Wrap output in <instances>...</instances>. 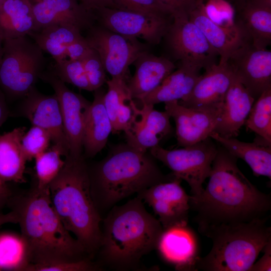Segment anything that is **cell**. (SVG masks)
I'll return each mask as SVG.
<instances>
[{
    "mask_svg": "<svg viewBox=\"0 0 271 271\" xmlns=\"http://www.w3.org/2000/svg\"><path fill=\"white\" fill-rule=\"evenodd\" d=\"M172 56L180 63L205 70L217 64V52L185 13H176L164 37Z\"/></svg>",
    "mask_w": 271,
    "mask_h": 271,
    "instance_id": "cell-9",
    "label": "cell"
},
{
    "mask_svg": "<svg viewBox=\"0 0 271 271\" xmlns=\"http://www.w3.org/2000/svg\"><path fill=\"white\" fill-rule=\"evenodd\" d=\"M163 231L159 220L137 195L113 206L103 220L98 251L102 261L119 269L136 268L142 257L156 249Z\"/></svg>",
    "mask_w": 271,
    "mask_h": 271,
    "instance_id": "cell-3",
    "label": "cell"
},
{
    "mask_svg": "<svg viewBox=\"0 0 271 271\" xmlns=\"http://www.w3.org/2000/svg\"><path fill=\"white\" fill-rule=\"evenodd\" d=\"M255 100L234 74L214 131L226 138L237 137Z\"/></svg>",
    "mask_w": 271,
    "mask_h": 271,
    "instance_id": "cell-22",
    "label": "cell"
},
{
    "mask_svg": "<svg viewBox=\"0 0 271 271\" xmlns=\"http://www.w3.org/2000/svg\"><path fill=\"white\" fill-rule=\"evenodd\" d=\"M35 22V31L55 25L75 27L81 32L95 24L93 12L86 9L78 0H28Z\"/></svg>",
    "mask_w": 271,
    "mask_h": 271,
    "instance_id": "cell-18",
    "label": "cell"
},
{
    "mask_svg": "<svg viewBox=\"0 0 271 271\" xmlns=\"http://www.w3.org/2000/svg\"><path fill=\"white\" fill-rule=\"evenodd\" d=\"M81 32L73 27L55 25L32 32L28 36L58 62L66 59V50L69 44L84 38Z\"/></svg>",
    "mask_w": 271,
    "mask_h": 271,
    "instance_id": "cell-31",
    "label": "cell"
},
{
    "mask_svg": "<svg viewBox=\"0 0 271 271\" xmlns=\"http://www.w3.org/2000/svg\"><path fill=\"white\" fill-rule=\"evenodd\" d=\"M17 114L28 119L32 125L47 131L54 145L59 146L65 154L69 147L63 124L59 101L56 94L46 95L33 87L23 97Z\"/></svg>",
    "mask_w": 271,
    "mask_h": 271,
    "instance_id": "cell-14",
    "label": "cell"
},
{
    "mask_svg": "<svg viewBox=\"0 0 271 271\" xmlns=\"http://www.w3.org/2000/svg\"><path fill=\"white\" fill-rule=\"evenodd\" d=\"M133 75L128 79L127 86L133 99L142 97L157 88L164 80L176 69L169 59L143 52L133 63Z\"/></svg>",
    "mask_w": 271,
    "mask_h": 271,
    "instance_id": "cell-23",
    "label": "cell"
},
{
    "mask_svg": "<svg viewBox=\"0 0 271 271\" xmlns=\"http://www.w3.org/2000/svg\"><path fill=\"white\" fill-rule=\"evenodd\" d=\"M28 264L22 238L11 234H0V270L23 271Z\"/></svg>",
    "mask_w": 271,
    "mask_h": 271,
    "instance_id": "cell-34",
    "label": "cell"
},
{
    "mask_svg": "<svg viewBox=\"0 0 271 271\" xmlns=\"http://www.w3.org/2000/svg\"><path fill=\"white\" fill-rule=\"evenodd\" d=\"M10 114L6 96L0 88V128Z\"/></svg>",
    "mask_w": 271,
    "mask_h": 271,
    "instance_id": "cell-46",
    "label": "cell"
},
{
    "mask_svg": "<svg viewBox=\"0 0 271 271\" xmlns=\"http://www.w3.org/2000/svg\"><path fill=\"white\" fill-rule=\"evenodd\" d=\"M48 188L54 209L66 229L87 254L97 251L102 219L92 197L89 169L84 156L65 157L62 169Z\"/></svg>",
    "mask_w": 271,
    "mask_h": 271,
    "instance_id": "cell-5",
    "label": "cell"
},
{
    "mask_svg": "<svg viewBox=\"0 0 271 271\" xmlns=\"http://www.w3.org/2000/svg\"><path fill=\"white\" fill-rule=\"evenodd\" d=\"M52 69L64 83L91 91L82 61L65 59L55 62Z\"/></svg>",
    "mask_w": 271,
    "mask_h": 271,
    "instance_id": "cell-35",
    "label": "cell"
},
{
    "mask_svg": "<svg viewBox=\"0 0 271 271\" xmlns=\"http://www.w3.org/2000/svg\"><path fill=\"white\" fill-rule=\"evenodd\" d=\"M62 156L65 157L62 149L54 145L50 149L35 157L36 183L35 185L37 188H48L58 175L65 164V160H63Z\"/></svg>",
    "mask_w": 271,
    "mask_h": 271,
    "instance_id": "cell-33",
    "label": "cell"
},
{
    "mask_svg": "<svg viewBox=\"0 0 271 271\" xmlns=\"http://www.w3.org/2000/svg\"><path fill=\"white\" fill-rule=\"evenodd\" d=\"M204 10L208 17L217 25L228 28L236 27L234 7L227 1L208 0L204 3Z\"/></svg>",
    "mask_w": 271,
    "mask_h": 271,
    "instance_id": "cell-38",
    "label": "cell"
},
{
    "mask_svg": "<svg viewBox=\"0 0 271 271\" xmlns=\"http://www.w3.org/2000/svg\"><path fill=\"white\" fill-rule=\"evenodd\" d=\"M85 37L98 53L106 72L111 78L128 80V68L144 52L146 46L137 38L125 37L95 24Z\"/></svg>",
    "mask_w": 271,
    "mask_h": 271,
    "instance_id": "cell-10",
    "label": "cell"
},
{
    "mask_svg": "<svg viewBox=\"0 0 271 271\" xmlns=\"http://www.w3.org/2000/svg\"><path fill=\"white\" fill-rule=\"evenodd\" d=\"M39 78L51 86L59 101L69 155L75 158L83 156L84 128L91 102L69 89L52 69L45 70Z\"/></svg>",
    "mask_w": 271,
    "mask_h": 271,
    "instance_id": "cell-11",
    "label": "cell"
},
{
    "mask_svg": "<svg viewBox=\"0 0 271 271\" xmlns=\"http://www.w3.org/2000/svg\"><path fill=\"white\" fill-rule=\"evenodd\" d=\"M191 92L178 101L187 107H197L223 103L234 73L227 62L215 64L205 70Z\"/></svg>",
    "mask_w": 271,
    "mask_h": 271,
    "instance_id": "cell-21",
    "label": "cell"
},
{
    "mask_svg": "<svg viewBox=\"0 0 271 271\" xmlns=\"http://www.w3.org/2000/svg\"><path fill=\"white\" fill-rule=\"evenodd\" d=\"M234 74L256 99L271 87V51L244 42L227 61Z\"/></svg>",
    "mask_w": 271,
    "mask_h": 271,
    "instance_id": "cell-15",
    "label": "cell"
},
{
    "mask_svg": "<svg viewBox=\"0 0 271 271\" xmlns=\"http://www.w3.org/2000/svg\"><path fill=\"white\" fill-rule=\"evenodd\" d=\"M200 69L180 63L177 69L168 75L155 90L142 97V104L182 100L192 91L201 74Z\"/></svg>",
    "mask_w": 271,
    "mask_h": 271,
    "instance_id": "cell-27",
    "label": "cell"
},
{
    "mask_svg": "<svg viewBox=\"0 0 271 271\" xmlns=\"http://www.w3.org/2000/svg\"><path fill=\"white\" fill-rule=\"evenodd\" d=\"M25 127H17L0 134V181L26 182L24 174L27 160L21 146Z\"/></svg>",
    "mask_w": 271,
    "mask_h": 271,
    "instance_id": "cell-28",
    "label": "cell"
},
{
    "mask_svg": "<svg viewBox=\"0 0 271 271\" xmlns=\"http://www.w3.org/2000/svg\"><path fill=\"white\" fill-rule=\"evenodd\" d=\"M4 40L5 39L4 36L1 31H0V63L3 56Z\"/></svg>",
    "mask_w": 271,
    "mask_h": 271,
    "instance_id": "cell-48",
    "label": "cell"
},
{
    "mask_svg": "<svg viewBox=\"0 0 271 271\" xmlns=\"http://www.w3.org/2000/svg\"><path fill=\"white\" fill-rule=\"evenodd\" d=\"M113 1L115 9L154 17H173V11L159 0Z\"/></svg>",
    "mask_w": 271,
    "mask_h": 271,
    "instance_id": "cell-36",
    "label": "cell"
},
{
    "mask_svg": "<svg viewBox=\"0 0 271 271\" xmlns=\"http://www.w3.org/2000/svg\"><path fill=\"white\" fill-rule=\"evenodd\" d=\"M237 159L218 147L205 189L199 195H190L198 227L269 216L270 195L260 191L247 179L239 169Z\"/></svg>",
    "mask_w": 271,
    "mask_h": 271,
    "instance_id": "cell-1",
    "label": "cell"
},
{
    "mask_svg": "<svg viewBox=\"0 0 271 271\" xmlns=\"http://www.w3.org/2000/svg\"><path fill=\"white\" fill-rule=\"evenodd\" d=\"M9 223H18L16 214L12 210L6 214L0 213V226Z\"/></svg>",
    "mask_w": 271,
    "mask_h": 271,
    "instance_id": "cell-47",
    "label": "cell"
},
{
    "mask_svg": "<svg viewBox=\"0 0 271 271\" xmlns=\"http://www.w3.org/2000/svg\"><path fill=\"white\" fill-rule=\"evenodd\" d=\"M5 1H6V0H0V2H1V3H4Z\"/></svg>",
    "mask_w": 271,
    "mask_h": 271,
    "instance_id": "cell-50",
    "label": "cell"
},
{
    "mask_svg": "<svg viewBox=\"0 0 271 271\" xmlns=\"http://www.w3.org/2000/svg\"><path fill=\"white\" fill-rule=\"evenodd\" d=\"M88 11L94 12L103 7L115 8L113 0H78Z\"/></svg>",
    "mask_w": 271,
    "mask_h": 271,
    "instance_id": "cell-44",
    "label": "cell"
},
{
    "mask_svg": "<svg viewBox=\"0 0 271 271\" xmlns=\"http://www.w3.org/2000/svg\"><path fill=\"white\" fill-rule=\"evenodd\" d=\"M81 61L91 91L101 87L106 81V71L96 51L91 48Z\"/></svg>",
    "mask_w": 271,
    "mask_h": 271,
    "instance_id": "cell-39",
    "label": "cell"
},
{
    "mask_svg": "<svg viewBox=\"0 0 271 271\" xmlns=\"http://www.w3.org/2000/svg\"><path fill=\"white\" fill-rule=\"evenodd\" d=\"M91 48L84 37L83 39L72 43L67 47L66 58L81 61Z\"/></svg>",
    "mask_w": 271,
    "mask_h": 271,
    "instance_id": "cell-41",
    "label": "cell"
},
{
    "mask_svg": "<svg viewBox=\"0 0 271 271\" xmlns=\"http://www.w3.org/2000/svg\"><path fill=\"white\" fill-rule=\"evenodd\" d=\"M262 251L263 255L253 263L249 271L271 270V240L266 244Z\"/></svg>",
    "mask_w": 271,
    "mask_h": 271,
    "instance_id": "cell-43",
    "label": "cell"
},
{
    "mask_svg": "<svg viewBox=\"0 0 271 271\" xmlns=\"http://www.w3.org/2000/svg\"><path fill=\"white\" fill-rule=\"evenodd\" d=\"M100 269L86 258L78 261L28 264L23 271H91Z\"/></svg>",
    "mask_w": 271,
    "mask_h": 271,
    "instance_id": "cell-40",
    "label": "cell"
},
{
    "mask_svg": "<svg viewBox=\"0 0 271 271\" xmlns=\"http://www.w3.org/2000/svg\"><path fill=\"white\" fill-rule=\"evenodd\" d=\"M93 13L99 25L125 37L142 38L151 45L159 44L164 38L173 19L107 7Z\"/></svg>",
    "mask_w": 271,
    "mask_h": 271,
    "instance_id": "cell-12",
    "label": "cell"
},
{
    "mask_svg": "<svg viewBox=\"0 0 271 271\" xmlns=\"http://www.w3.org/2000/svg\"><path fill=\"white\" fill-rule=\"evenodd\" d=\"M52 139L49 133L37 126H32L23 135L21 140L23 152L29 161L48 150Z\"/></svg>",
    "mask_w": 271,
    "mask_h": 271,
    "instance_id": "cell-37",
    "label": "cell"
},
{
    "mask_svg": "<svg viewBox=\"0 0 271 271\" xmlns=\"http://www.w3.org/2000/svg\"><path fill=\"white\" fill-rule=\"evenodd\" d=\"M231 155L241 159L251 169L254 175L271 179V147L255 142L246 143L235 138H226L213 131L209 136Z\"/></svg>",
    "mask_w": 271,
    "mask_h": 271,
    "instance_id": "cell-29",
    "label": "cell"
},
{
    "mask_svg": "<svg viewBox=\"0 0 271 271\" xmlns=\"http://www.w3.org/2000/svg\"><path fill=\"white\" fill-rule=\"evenodd\" d=\"M234 9L235 24L245 41L267 48L271 43V0H245Z\"/></svg>",
    "mask_w": 271,
    "mask_h": 271,
    "instance_id": "cell-20",
    "label": "cell"
},
{
    "mask_svg": "<svg viewBox=\"0 0 271 271\" xmlns=\"http://www.w3.org/2000/svg\"><path fill=\"white\" fill-rule=\"evenodd\" d=\"M94 91L84 128L83 155L92 158L105 147L112 126L104 104L105 92L101 87Z\"/></svg>",
    "mask_w": 271,
    "mask_h": 271,
    "instance_id": "cell-25",
    "label": "cell"
},
{
    "mask_svg": "<svg viewBox=\"0 0 271 271\" xmlns=\"http://www.w3.org/2000/svg\"><path fill=\"white\" fill-rule=\"evenodd\" d=\"M13 194L8 183L0 181V210L6 205H8Z\"/></svg>",
    "mask_w": 271,
    "mask_h": 271,
    "instance_id": "cell-45",
    "label": "cell"
},
{
    "mask_svg": "<svg viewBox=\"0 0 271 271\" xmlns=\"http://www.w3.org/2000/svg\"><path fill=\"white\" fill-rule=\"evenodd\" d=\"M268 217L198 227L200 233L211 239L212 247L206 256L199 257L196 270L249 271L271 240Z\"/></svg>",
    "mask_w": 271,
    "mask_h": 271,
    "instance_id": "cell-6",
    "label": "cell"
},
{
    "mask_svg": "<svg viewBox=\"0 0 271 271\" xmlns=\"http://www.w3.org/2000/svg\"><path fill=\"white\" fill-rule=\"evenodd\" d=\"M149 150L150 154L168 167L175 177L188 184L191 195L197 196L204 190L203 184L209 176L218 146L209 137L179 149L169 150L158 145Z\"/></svg>",
    "mask_w": 271,
    "mask_h": 271,
    "instance_id": "cell-8",
    "label": "cell"
},
{
    "mask_svg": "<svg viewBox=\"0 0 271 271\" xmlns=\"http://www.w3.org/2000/svg\"><path fill=\"white\" fill-rule=\"evenodd\" d=\"M35 29L28 0H6L3 3L0 7V31L5 39L28 36Z\"/></svg>",
    "mask_w": 271,
    "mask_h": 271,
    "instance_id": "cell-30",
    "label": "cell"
},
{
    "mask_svg": "<svg viewBox=\"0 0 271 271\" xmlns=\"http://www.w3.org/2000/svg\"><path fill=\"white\" fill-rule=\"evenodd\" d=\"M204 1L188 14L189 19L201 31L210 44L217 52L219 63H226L234 51L246 42L236 27L228 28L211 20L205 13Z\"/></svg>",
    "mask_w": 271,
    "mask_h": 271,
    "instance_id": "cell-24",
    "label": "cell"
},
{
    "mask_svg": "<svg viewBox=\"0 0 271 271\" xmlns=\"http://www.w3.org/2000/svg\"><path fill=\"white\" fill-rule=\"evenodd\" d=\"M188 223L163 228L155 249L164 261L177 270H196L200 257L197 234Z\"/></svg>",
    "mask_w": 271,
    "mask_h": 271,
    "instance_id": "cell-17",
    "label": "cell"
},
{
    "mask_svg": "<svg viewBox=\"0 0 271 271\" xmlns=\"http://www.w3.org/2000/svg\"><path fill=\"white\" fill-rule=\"evenodd\" d=\"M182 180L175 178L155 184L137 194L158 216L163 228L188 223L190 195L181 185Z\"/></svg>",
    "mask_w": 271,
    "mask_h": 271,
    "instance_id": "cell-16",
    "label": "cell"
},
{
    "mask_svg": "<svg viewBox=\"0 0 271 271\" xmlns=\"http://www.w3.org/2000/svg\"><path fill=\"white\" fill-rule=\"evenodd\" d=\"M247 130L257 135L258 144L271 147V87L253 103L245 123Z\"/></svg>",
    "mask_w": 271,
    "mask_h": 271,
    "instance_id": "cell-32",
    "label": "cell"
},
{
    "mask_svg": "<svg viewBox=\"0 0 271 271\" xmlns=\"http://www.w3.org/2000/svg\"><path fill=\"white\" fill-rule=\"evenodd\" d=\"M2 4H3L2 3L0 2V7H1Z\"/></svg>",
    "mask_w": 271,
    "mask_h": 271,
    "instance_id": "cell-51",
    "label": "cell"
},
{
    "mask_svg": "<svg viewBox=\"0 0 271 271\" xmlns=\"http://www.w3.org/2000/svg\"><path fill=\"white\" fill-rule=\"evenodd\" d=\"M154 159L126 144L116 146L88 168L91 193L100 214L122 199L175 178L164 175Z\"/></svg>",
    "mask_w": 271,
    "mask_h": 271,
    "instance_id": "cell-4",
    "label": "cell"
},
{
    "mask_svg": "<svg viewBox=\"0 0 271 271\" xmlns=\"http://www.w3.org/2000/svg\"><path fill=\"white\" fill-rule=\"evenodd\" d=\"M229 3H230L233 7L234 8L239 4H241L242 2H243L245 0H226Z\"/></svg>",
    "mask_w": 271,
    "mask_h": 271,
    "instance_id": "cell-49",
    "label": "cell"
},
{
    "mask_svg": "<svg viewBox=\"0 0 271 271\" xmlns=\"http://www.w3.org/2000/svg\"><path fill=\"white\" fill-rule=\"evenodd\" d=\"M129 128L125 132L127 144L147 153L159 145L172 131L170 116L166 111L154 108L151 104H142Z\"/></svg>",
    "mask_w": 271,
    "mask_h": 271,
    "instance_id": "cell-19",
    "label": "cell"
},
{
    "mask_svg": "<svg viewBox=\"0 0 271 271\" xmlns=\"http://www.w3.org/2000/svg\"><path fill=\"white\" fill-rule=\"evenodd\" d=\"M108 89L104 104L112 126V132H125L130 127L139 108L131 96L127 81L111 78L106 81Z\"/></svg>",
    "mask_w": 271,
    "mask_h": 271,
    "instance_id": "cell-26",
    "label": "cell"
},
{
    "mask_svg": "<svg viewBox=\"0 0 271 271\" xmlns=\"http://www.w3.org/2000/svg\"><path fill=\"white\" fill-rule=\"evenodd\" d=\"M162 3L169 7L176 13H185L188 15L201 1L204 0H159Z\"/></svg>",
    "mask_w": 271,
    "mask_h": 271,
    "instance_id": "cell-42",
    "label": "cell"
},
{
    "mask_svg": "<svg viewBox=\"0 0 271 271\" xmlns=\"http://www.w3.org/2000/svg\"><path fill=\"white\" fill-rule=\"evenodd\" d=\"M43 52L28 36L4 40L0 88L6 98H22L35 86L46 66Z\"/></svg>",
    "mask_w": 271,
    "mask_h": 271,
    "instance_id": "cell-7",
    "label": "cell"
},
{
    "mask_svg": "<svg viewBox=\"0 0 271 271\" xmlns=\"http://www.w3.org/2000/svg\"><path fill=\"white\" fill-rule=\"evenodd\" d=\"M223 103L187 107L177 100L165 102V111L175 122L178 145L185 147L209 138L215 130Z\"/></svg>",
    "mask_w": 271,
    "mask_h": 271,
    "instance_id": "cell-13",
    "label": "cell"
},
{
    "mask_svg": "<svg viewBox=\"0 0 271 271\" xmlns=\"http://www.w3.org/2000/svg\"><path fill=\"white\" fill-rule=\"evenodd\" d=\"M8 205L18 217L27 265L86 258L84 247L66 229L54 210L48 187L39 189L34 185L24 194H13Z\"/></svg>",
    "mask_w": 271,
    "mask_h": 271,
    "instance_id": "cell-2",
    "label": "cell"
}]
</instances>
